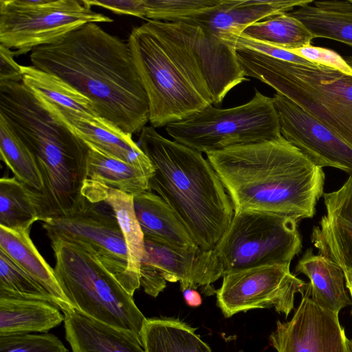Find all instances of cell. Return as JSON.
Here are the masks:
<instances>
[{"instance_id": "obj_1", "label": "cell", "mask_w": 352, "mask_h": 352, "mask_svg": "<svg viewBox=\"0 0 352 352\" xmlns=\"http://www.w3.org/2000/svg\"><path fill=\"white\" fill-rule=\"evenodd\" d=\"M32 65L53 74L89 99L101 118L131 135L149 121L148 99L128 43L97 23L34 48Z\"/></svg>"}, {"instance_id": "obj_2", "label": "cell", "mask_w": 352, "mask_h": 352, "mask_svg": "<svg viewBox=\"0 0 352 352\" xmlns=\"http://www.w3.org/2000/svg\"><path fill=\"white\" fill-rule=\"evenodd\" d=\"M234 212L256 210L298 222L312 218L323 195L325 175L281 135L208 152Z\"/></svg>"}, {"instance_id": "obj_3", "label": "cell", "mask_w": 352, "mask_h": 352, "mask_svg": "<svg viewBox=\"0 0 352 352\" xmlns=\"http://www.w3.org/2000/svg\"><path fill=\"white\" fill-rule=\"evenodd\" d=\"M0 116L34 157L43 182L38 207L52 214L76 208L84 199L88 144L23 82H0Z\"/></svg>"}, {"instance_id": "obj_4", "label": "cell", "mask_w": 352, "mask_h": 352, "mask_svg": "<svg viewBox=\"0 0 352 352\" xmlns=\"http://www.w3.org/2000/svg\"><path fill=\"white\" fill-rule=\"evenodd\" d=\"M139 142L155 169L149 190L168 204L199 248L212 250L229 226L234 208L208 160L164 138L152 126L142 130Z\"/></svg>"}, {"instance_id": "obj_5", "label": "cell", "mask_w": 352, "mask_h": 352, "mask_svg": "<svg viewBox=\"0 0 352 352\" xmlns=\"http://www.w3.org/2000/svg\"><path fill=\"white\" fill-rule=\"evenodd\" d=\"M149 104V122L160 128L213 104L186 25L148 20L128 39Z\"/></svg>"}, {"instance_id": "obj_6", "label": "cell", "mask_w": 352, "mask_h": 352, "mask_svg": "<svg viewBox=\"0 0 352 352\" xmlns=\"http://www.w3.org/2000/svg\"><path fill=\"white\" fill-rule=\"evenodd\" d=\"M245 75L260 80L304 109L352 148V76L276 59L237 46Z\"/></svg>"}, {"instance_id": "obj_7", "label": "cell", "mask_w": 352, "mask_h": 352, "mask_svg": "<svg viewBox=\"0 0 352 352\" xmlns=\"http://www.w3.org/2000/svg\"><path fill=\"white\" fill-rule=\"evenodd\" d=\"M57 281L70 305L85 314L140 338L146 319L132 295L82 246L51 240Z\"/></svg>"}, {"instance_id": "obj_8", "label": "cell", "mask_w": 352, "mask_h": 352, "mask_svg": "<svg viewBox=\"0 0 352 352\" xmlns=\"http://www.w3.org/2000/svg\"><path fill=\"white\" fill-rule=\"evenodd\" d=\"M254 91L243 104L229 109L210 104L167 124L166 131L175 141L206 153L276 138L281 134L273 98Z\"/></svg>"}, {"instance_id": "obj_9", "label": "cell", "mask_w": 352, "mask_h": 352, "mask_svg": "<svg viewBox=\"0 0 352 352\" xmlns=\"http://www.w3.org/2000/svg\"><path fill=\"white\" fill-rule=\"evenodd\" d=\"M297 223L294 219L274 213L235 211L212 250L223 276L263 265L290 264L302 249Z\"/></svg>"}, {"instance_id": "obj_10", "label": "cell", "mask_w": 352, "mask_h": 352, "mask_svg": "<svg viewBox=\"0 0 352 352\" xmlns=\"http://www.w3.org/2000/svg\"><path fill=\"white\" fill-rule=\"evenodd\" d=\"M113 21L82 0H0V44L21 55L86 24Z\"/></svg>"}, {"instance_id": "obj_11", "label": "cell", "mask_w": 352, "mask_h": 352, "mask_svg": "<svg viewBox=\"0 0 352 352\" xmlns=\"http://www.w3.org/2000/svg\"><path fill=\"white\" fill-rule=\"evenodd\" d=\"M86 199V198H85ZM51 240L76 243L85 248L109 271L127 292L137 289L128 274L126 243L115 214L104 201L86 199L84 207L68 217L42 222Z\"/></svg>"}, {"instance_id": "obj_12", "label": "cell", "mask_w": 352, "mask_h": 352, "mask_svg": "<svg viewBox=\"0 0 352 352\" xmlns=\"http://www.w3.org/2000/svg\"><path fill=\"white\" fill-rule=\"evenodd\" d=\"M290 264H274L225 274L216 291L217 305L226 318L239 312L274 307L287 318L297 293L307 283L292 274Z\"/></svg>"}, {"instance_id": "obj_13", "label": "cell", "mask_w": 352, "mask_h": 352, "mask_svg": "<svg viewBox=\"0 0 352 352\" xmlns=\"http://www.w3.org/2000/svg\"><path fill=\"white\" fill-rule=\"evenodd\" d=\"M301 296L292 319L277 320L270 336L271 345L277 352H349L338 314L319 305L308 284Z\"/></svg>"}, {"instance_id": "obj_14", "label": "cell", "mask_w": 352, "mask_h": 352, "mask_svg": "<svg viewBox=\"0 0 352 352\" xmlns=\"http://www.w3.org/2000/svg\"><path fill=\"white\" fill-rule=\"evenodd\" d=\"M281 135L319 167L352 175V148L331 130L283 95L272 97Z\"/></svg>"}, {"instance_id": "obj_15", "label": "cell", "mask_w": 352, "mask_h": 352, "mask_svg": "<svg viewBox=\"0 0 352 352\" xmlns=\"http://www.w3.org/2000/svg\"><path fill=\"white\" fill-rule=\"evenodd\" d=\"M142 259L159 269L166 281H179L182 291L201 287L212 295L217 291L212 283L223 276L212 250L184 249L145 236Z\"/></svg>"}, {"instance_id": "obj_16", "label": "cell", "mask_w": 352, "mask_h": 352, "mask_svg": "<svg viewBox=\"0 0 352 352\" xmlns=\"http://www.w3.org/2000/svg\"><path fill=\"white\" fill-rule=\"evenodd\" d=\"M312 1L313 0H218L214 6L183 23L201 27L211 37L226 45L231 38L241 35L250 25L278 14L291 12Z\"/></svg>"}, {"instance_id": "obj_17", "label": "cell", "mask_w": 352, "mask_h": 352, "mask_svg": "<svg viewBox=\"0 0 352 352\" xmlns=\"http://www.w3.org/2000/svg\"><path fill=\"white\" fill-rule=\"evenodd\" d=\"M322 196L327 212L313 228L311 243L344 274L352 275V175L338 190Z\"/></svg>"}, {"instance_id": "obj_18", "label": "cell", "mask_w": 352, "mask_h": 352, "mask_svg": "<svg viewBox=\"0 0 352 352\" xmlns=\"http://www.w3.org/2000/svg\"><path fill=\"white\" fill-rule=\"evenodd\" d=\"M47 101L69 128L88 145L108 156L140 168L152 177L154 167L140 145L134 142L131 134L124 132L101 117L85 119Z\"/></svg>"}, {"instance_id": "obj_19", "label": "cell", "mask_w": 352, "mask_h": 352, "mask_svg": "<svg viewBox=\"0 0 352 352\" xmlns=\"http://www.w3.org/2000/svg\"><path fill=\"white\" fill-rule=\"evenodd\" d=\"M72 352H145L134 333L91 318L74 307L61 310Z\"/></svg>"}, {"instance_id": "obj_20", "label": "cell", "mask_w": 352, "mask_h": 352, "mask_svg": "<svg viewBox=\"0 0 352 352\" xmlns=\"http://www.w3.org/2000/svg\"><path fill=\"white\" fill-rule=\"evenodd\" d=\"M82 194L89 201H102L112 208L128 249V274L138 289L140 287V267L144 254V236L135 213L133 196L89 179L85 182Z\"/></svg>"}, {"instance_id": "obj_21", "label": "cell", "mask_w": 352, "mask_h": 352, "mask_svg": "<svg viewBox=\"0 0 352 352\" xmlns=\"http://www.w3.org/2000/svg\"><path fill=\"white\" fill-rule=\"evenodd\" d=\"M135 213L145 237L184 249L199 248L168 204L146 190L133 196Z\"/></svg>"}, {"instance_id": "obj_22", "label": "cell", "mask_w": 352, "mask_h": 352, "mask_svg": "<svg viewBox=\"0 0 352 352\" xmlns=\"http://www.w3.org/2000/svg\"><path fill=\"white\" fill-rule=\"evenodd\" d=\"M295 272L309 279L311 298L321 307L339 314L352 304L346 289L343 270L334 262L307 249L298 261Z\"/></svg>"}, {"instance_id": "obj_23", "label": "cell", "mask_w": 352, "mask_h": 352, "mask_svg": "<svg viewBox=\"0 0 352 352\" xmlns=\"http://www.w3.org/2000/svg\"><path fill=\"white\" fill-rule=\"evenodd\" d=\"M30 229L12 230L0 226V250L31 276L57 302L63 310L72 307L52 269L30 237Z\"/></svg>"}, {"instance_id": "obj_24", "label": "cell", "mask_w": 352, "mask_h": 352, "mask_svg": "<svg viewBox=\"0 0 352 352\" xmlns=\"http://www.w3.org/2000/svg\"><path fill=\"white\" fill-rule=\"evenodd\" d=\"M59 309L42 300L0 298V336L46 333L64 321Z\"/></svg>"}, {"instance_id": "obj_25", "label": "cell", "mask_w": 352, "mask_h": 352, "mask_svg": "<svg viewBox=\"0 0 352 352\" xmlns=\"http://www.w3.org/2000/svg\"><path fill=\"white\" fill-rule=\"evenodd\" d=\"M289 14L314 38H329L352 47V0L313 1Z\"/></svg>"}, {"instance_id": "obj_26", "label": "cell", "mask_w": 352, "mask_h": 352, "mask_svg": "<svg viewBox=\"0 0 352 352\" xmlns=\"http://www.w3.org/2000/svg\"><path fill=\"white\" fill-rule=\"evenodd\" d=\"M140 339L145 352H212L194 328L175 318H146Z\"/></svg>"}, {"instance_id": "obj_27", "label": "cell", "mask_w": 352, "mask_h": 352, "mask_svg": "<svg viewBox=\"0 0 352 352\" xmlns=\"http://www.w3.org/2000/svg\"><path fill=\"white\" fill-rule=\"evenodd\" d=\"M21 70L22 82L55 106L88 120L100 117L89 99L58 76L32 65H21Z\"/></svg>"}, {"instance_id": "obj_28", "label": "cell", "mask_w": 352, "mask_h": 352, "mask_svg": "<svg viewBox=\"0 0 352 352\" xmlns=\"http://www.w3.org/2000/svg\"><path fill=\"white\" fill-rule=\"evenodd\" d=\"M88 146L87 179L133 196L150 190L151 177L142 169Z\"/></svg>"}, {"instance_id": "obj_29", "label": "cell", "mask_w": 352, "mask_h": 352, "mask_svg": "<svg viewBox=\"0 0 352 352\" xmlns=\"http://www.w3.org/2000/svg\"><path fill=\"white\" fill-rule=\"evenodd\" d=\"M241 34L287 50L309 45L314 38L308 29L289 12L252 23Z\"/></svg>"}, {"instance_id": "obj_30", "label": "cell", "mask_w": 352, "mask_h": 352, "mask_svg": "<svg viewBox=\"0 0 352 352\" xmlns=\"http://www.w3.org/2000/svg\"><path fill=\"white\" fill-rule=\"evenodd\" d=\"M0 153L1 160L31 195L42 190L43 182L33 155L1 116Z\"/></svg>"}, {"instance_id": "obj_31", "label": "cell", "mask_w": 352, "mask_h": 352, "mask_svg": "<svg viewBox=\"0 0 352 352\" xmlns=\"http://www.w3.org/2000/svg\"><path fill=\"white\" fill-rule=\"evenodd\" d=\"M39 217L29 190L14 177L0 180V226L30 229Z\"/></svg>"}, {"instance_id": "obj_32", "label": "cell", "mask_w": 352, "mask_h": 352, "mask_svg": "<svg viewBox=\"0 0 352 352\" xmlns=\"http://www.w3.org/2000/svg\"><path fill=\"white\" fill-rule=\"evenodd\" d=\"M0 298L42 300L58 308L57 302L44 288L1 250Z\"/></svg>"}, {"instance_id": "obj_33", "label": "cell", "mask_w": 352, "mask_h": 352, "mask_svg": "<svg viewBox=\"0 0 352 352\" xmlns=\"http://www.w3.org/2000/svg\"><path fill=\"white\" fill-rule=\"evenodd\" d=\"M214 0H144V19L166 22H184Z\"/></svg>"}, {"instance_id": "obj_34", "label": "cell", "mask_w": 352, "mask_h": 352, "mask_svg": "<svg viewBox=\"0 0 352 352\" xmlns=\"http://www.w3.org/2000/svg\"><path fill=\"white\" fill-rule=\"evenodd\" d=\"M0 352H68L53 334L27 333L0 336Z\"/></svg>"}, {"instance_id": "obj_35", "label": "cell", "mask_w": 352, "mask_h": 352, "mask_svg": "<svg viewBox=\"0 0 352 352\" xmlns=\"http://www.w3.org/2000/svg\"><path fill=\"white\" fill-rule=\"evenodd\" d=\"M288 51L312 63L352 76V68L344 57L331 50L309 45Z\"/></svg>"}, {"instance_id": "obj_36", "label": "cell", "mask_w": 352, "mask_h": 352, "mask_svg": "<svg viewBox=\"0 0 352 352\" xmlns=\"http://www.w3.org/2000/svg\"><path fill=\"white\" fill-rule=\"evenodd\" d=\"M89 7L98 6L118 14H127L144 19V0H82Z\"/></svg>"}, {"instance_id": "obj_37", "label": "cell", "mask_w": 352, "mask_h": 352, "mask_svg": "<svg viewBox=\"0 0 352 352\" xmlns=\"http://www.w3.org/2000/svg\"><path fill=\"white\" fill-rule=\"evenodd\" d=\"M140 283L144 291L153 297L157 296L166 285L162 272L143 259L140 267Z\"/></svg>"}, {"instance_id": "obj_38", "label": "cell", "mask_w": 352, "mask_h": 352, "mask_svg": "<svg viewBox=\"0 0 352 352\" xmlns=\"http://www.w3.org/2000/svg\"><path fill=\"white\" fill-rule=\"evenodd\" d=\"M14 51L0 44V82H22L21 65L14 59Z\"/></svg>"}, {"instance_id": "obj_39", "label": "cell", "mask_w": 352, "mask_h": 352, "mask_svg": "<svg viewBox=\"0 0 352 352\" xmlns=\"http://www.w3.org/2000/svg\"><path fill=\"white\" fill-rule=\"evenodd\" d=\"M186 303L192 307H197L202 302L199 293L195 289L188 288L182 291Z\"/></svg>"}, {"instance_id": "obj_40", "label": "cell", "mask_w": 352, "mask_h": 352, "mask_svg": "<svg viewBox=\"0 0 352 352\" xmlns=\"http://www.w3.org/2000/svg\"><path fill=\"white\" fill-rule=\"evenodd\" d=\"M345 275V281H346V287L349 290L350 294L351 300H352V275L350 274H344ZM352 302V300H351Z\"/></svg>"}, {"instance_id": "obj_41", "label": "cell", "mask_w": 352, "mask_h": 352, "mask_svg": "<svg viewBox=\"0 0 352 352\" xmlns=\"http://www.w3.org/2000/svg\"><path fill=\"white\" fill-rule=\"evenodd\" d=\"M344 58L346 61V63L349 65V66L352 68V55L344 56Z\"/></svg>"}, {"instance_id": "obj_42", "label": "cell", "mask_w": 352, "mask_h": 352, "mask_svg": "<svg viewBox=\"0 0 352 352\" xmlns=\"http://www.w3.org/2000/svg\"><path fill=\"white\" fill-rule=\"evenodd\" d=\"M346 342L349 352H352V340L347 338Z\"/></svg>"}]
</instances>
